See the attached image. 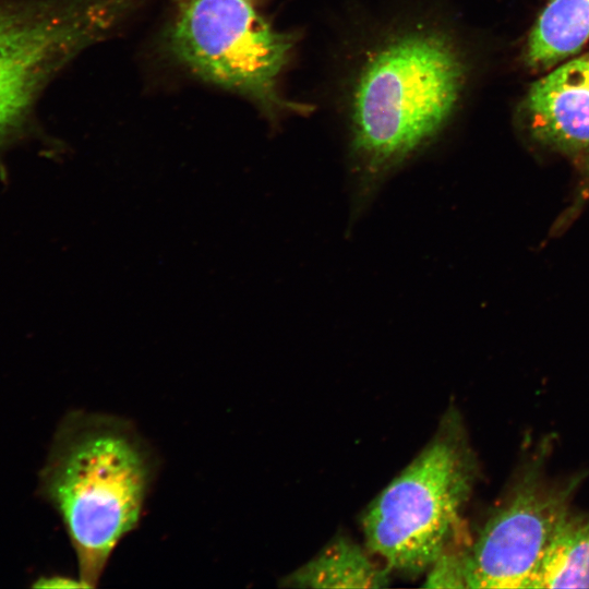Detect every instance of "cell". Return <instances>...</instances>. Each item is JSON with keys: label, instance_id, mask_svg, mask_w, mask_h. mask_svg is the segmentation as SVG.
I'll list each match as a JSON object with an SVG mask.
<instances>
[{"label": "cell", "instance_id": "obj_1", "mask_svg": "<svg viewBox=\"0 0 589 589\" xmlns=\"http://www.w3.org/2000/svg\"><path fill=\"white\" fill-rule=\"evenodd\" d=\"M468 70L454 35L430 22L394 28L372 47L349 94L361 193L372 192L444 130L459 107Z\"/></svg>", "mask_w": 589, "mask_h": 589}, {"label": "cell", "instance_id": "obj_2", "mask_svg": "<svg viewBox=\"0 0 589 589\" xmlns=\"http://www.w3.org/2000/svg\"><path fill=\"white\" fill-rule=\"evenodd\" d=\"M155 474L153 450L128 420L72 411L59 423L38 492L63 521L86 588L137 527Z\"/></svg>", "mask_w": 589, "mask_h": 589}, {"label": "cell", "instance_id": "obj_3", "mask_svg": "<svg viewBox=\"0 0 589 589\" xmlns=\"http://www.w3.org/2000/svg\"><path fill=\"white\" fill-rule=\"evenodd\" d=\"M474 472L458 431L438 433L365 510L368 549L400 574L428 570L450 546Z\"/></svg>", "mask_w": 589, "mask_h": 589}, {"label": "cell", "instance_id": "obj_4", "mask_svg": "<svg viewBox=\"0 0 589 589\" xmlns=\"http://www.w3.org/2000/svg\"><path fill=\"white\" fill-rule=\"evenodd\" d=\"M296 40L250 0H181L166 38L170 55L190 72L245 97L269 118L309 111L278 88Z\"/></svg>", "mask_w": 589, "mask_h": 589}, {"label": "cell", "instance_id": "obj_5", "mask_svg": "<svg viewBox=\"0 0 589 589\" xmlns=\"http://www.w3.org/2000/svg\"><path fill=\"white\" fill-rule=\"evenodd\" d=\"M117 11L112 0L0 1V142L21 128L49 77Z\"/></svg>", "mask_w": 589, "mask_h": 589}, {"label": "cell", "instance_id": "obj_6", "mask_svg": "<svg viewBox=\"0 0 589 589\" xmlns=\"http://www.w3.org/2000/svg\"><path fill=\"white\" fill-rule=\"evenodd\" d=\"M544 460L540 454L528 462L506 501L467 550L468 589L526 588L584 479L580 474L552 483L545 478Z\"/></svg>", "mask_w": 589, "mask_h": 589}, {"label": "cell", "instance_id": "obj_7", "mask_svg": "<svg viewBox=\"0 0 589 589\" xmlns=\"http://www.w3.org/2000/svg\"><path fill=\"white\" fill-rule=\"evenodd\" d=\"M520 113L539 145L584 158L589 152V57L570 60L536 81Z\"/></svg>", "mask_w": 589, "mask_h": 589}, {"label": "cell", "instance_id": "obj_8", "mask_svg": "<svg viewBox=\"0 0 589 589\" xmlns=\"http://www.w3.org/2000/svg\"><path fill=\"white\" fill-rule=\"evenodd\" d=\"M588 40L589 0H550L528 35L526 65L550 69L576 55Z\"/></svg>", "mask_w": 589, "mask_h": 589}, {"label": "cell", "instance_id": "obj_9", "mask_svg": "<svg viewBox=\"0 0 589 589\" xmlns=\"http://www.w3.org/2000/svg\"><path fill=\"white\" fill-rule=\"evenodd\" d=\"M389 584V569L374 563L347 538L333 540L315 557L281 580L293 588H382Z\"/></svg>", "mask_w": 589, "mask_h": 589}, {"label": "cell", "instance_id": "obj_10", "mask_svg": "<svg viewBox=\"0 0 589 589\" xmlns=\"http://www.w3.org/2000/svg\"><path fill=\"white\" fill-rule=\"evenodd\" d=\"M526 588H589V513H565Z\"/></svg>", "mask_w": 589, "mask_h": 589}, {"label": "cell", "instance_id": "obj_11", "mask_svg": "<svg viewBox=\"0 0 589 589\" xmlns=\"http://www.w3.org/2000/svg\"><path fill=\"white\" fill-rule=\"evenodd\" d=\"M423 587L468 588L467 551H455L450 546L442 552L428 568Z\"/></svg>", "mask_w": 589, "mask_h": 589}, {"label": "cell", "instance_id": "obj_12", "mask_svg": "<svg viewBox=\"0 0 589 589\" xmlns=\"http://www.w3.org/2000/svg\"><path fill=\"white\" fill-rule=\"evenodd\" d=\"M582 161H584V167H582L580 184L578 187V192L576 194L575 202L573 203L570 207L569 214H567L568 217H570L572 213L574 214L576 209H579L580 205L589 196V152L584 156Z\"/></svg>", "mask_w": 589, "mask_h": 589}, {"label": "cell", "instance_id": "obj_13", "mask_svg": "<svg viewBox=\"0 0 589 589\" xmlns=\"http://www.w3.org/2000/svg\"><path fill=\"white\" fill-rule=\"evenodd\" d=\"M35 586L37 587H50V588H64V587H75V588H86V586L80 579H71L67 577H50L39 579Z\"/></svg>", "mask_w": 589, "mask_h": 589}]
</instances>
